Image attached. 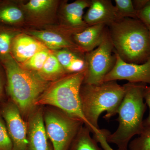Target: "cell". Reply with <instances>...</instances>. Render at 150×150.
I'll return each instance as SVG.
<instances>
[{"label":"cell","mask_w":150,"mask_h":150,"mask_svg":"<svg viewBox=\"0 0 150 150\" xmlns=\"http://www.w3.org/2000/svg\"><path fill=\"white\" fill-rule=\"evenodd\" d=\"M128 150H150V129L145 128L139 137L131 141Z\"/></svg>","instance_id":"24"},{"label":"cell","mask_w":150,"mask_h":150,"mask_svg":"<svg viewBox=\"0 0 150 150\" xmlns=\"http://www.w3.org/2000/svg\"><path fill=\"white\" fill-rule=\"evenodd\" d=\"M6 76V90L22 116L28 117L35 110L38 98L50 83L36 72L25 69L11 55L2 62Z\"/></svg>","instance_id":"3"},{"label":"cell","mask_w":150,"mask_h":150,"mask_svg":"<svg viewBox=\"0 0 150 150\" xmlns=\"http://www.w3.org/2000/svg\"><path fill=\"white\" fill-rule=\"evenodd\" d=\"M46 48L43 43L32 36L19 33L13 40L11 54L18 63L21 64L38 51Z\"/></svg>","instance_id":"13"},{"label":"cell","mask_w":150,"mask_h":150,"mask_svg":"<svg viewBox=\"0 0 150 150\" xmlns=\"http://www.w3.org/2000/svg\"><path fill=\"white\" fill-rule=\"evenodd\" d=\"M0 150H13V144L6 126L5 122L0 112Z\"/></svg>","instance_id":"25"},{"label":"cell","mask_w":150,"mask_h":150,"mask_svg":"<svg viewBox=\"0 0 150 150\" xmlns=\"http://www.w3.org/2000/svg\"><path fill=\"white\" fill-rule=\"evenodd\" d=\"M26 122L28 150H53L45 129L42 106L32 111Z\"/></svg>","instance_id":"10"},{"label":"cell","mask_w":150,"mask_h":150,"mask_svg":"<svg viewBox=\"0 0 150 150\" xmlns=\"http://www.w3.org/2000/svg\"><path fill=\"white\" fill-rule=\"evenodd\" d=\"M147 84L128 83L124 85L126 92L118 108L119 123L118 129L113 134H108V143L115 144L117 150H128L130 141L134 136L140 135L145 129L144 116L146 104L144 92Z\"/></svg>","instance_id":"2"},{"label":"cell","mask_w":150,"mask_h":150,"mask_svg":"<svg viewBox=\"0 0 150 150\" xmlns=\"http://www.w3.org/2000/svg\"><path fill=\"white\" fill-rule=\"evenodd\" d=\"M85 74L86 69L78 72L67 74L50 82L38 98L35 105L36 107L47 105L60 109L80 120L92 133V128L82 110L80 98V90Z\"/></svg>","instance_id":"5"},{"label":"cell","mask_w":150,"mask_h":150,"mask_svg":"<svg viewBox=\"0 0 150 150\" xmlns=\"http://www.w3.org/2000/svg\"><path fill=\"white\" fill-rule=\"evenodd\" d=\"M144 98L145 103L149 108V116L144 120V126L146 129H150V83L145 87L144 92Z\"/></svg>","instance_id":"27"},{"label":"cell","mask_w":150,"mask_h":150,"mask_svg":"<svg viewBox=\"0 0 150 150\" xmlns=\"http://www.w3.org/2000/svg\"><path fill=\"white\" fill-rule=\"evenodd\" d=\"M0 112L13 144V150H28L27 122L18 108L10 99L3 103Z\"/></svg>","instance_id":"8"},{"label":"cell","mask_w":150,"mask_h":150,"mask_svg":"<svg viewBox=\"0 0 150 150\" xmlns=\"http://www.w3.org/2000/svg\"><path fill=\"white\" fill-rule=\"evenodd\" d=\"M88 8L83 17L85 22L88 26L99 23L109 25L118 20L114 6L111 1L92 0Z\"/></svg>","instance_id":"12"},{"label":"cell","mask_w":150,"mask_h":150,"mask_svg":"<svg viewBox=\"0 0 150 150\" xmlns=\"http://www.w3.org/2000/svg\"><path fill=\"white\" fill-rule=\"evenodd\" d=\"M56 3L54 0H31L23 5V11L30 17L43 18L53 11Z\"/></svg>","instance_id":"18"},{"label":"cell","mask_w":150,"mask_h":150,"mask_svg":"<svg viewBox=\"0 0 150 150\" xmlns=\"http://www.w3.org/2000/svg\"><path fill=\"white\" fill-rule=\"evenodd\" d=\"M126 92L125 86L115 81L106 82L98 85L83 83L80 90L82 110L87 121L92 128L94 138L101 146L107 143L108 131L100 129L98 120L101 113L106 112L103 117L109 120L118 114Z\"/></svg>","instance_id":"1"},{"label":"cell","mask_w":150,"mask_h":150,"mask_svg":"<svg viewBox=\"0 0 150 150\" xmlns=\"http://www.w3.org/2000/svg\"><path fill=\"white\" fill-rule=\"evenodd\" d=\"M4 85L2 77L0 72V101L4 98Z\"/></svg>","instance_id":"28"},{"label":"cell","mask_w":150,"mask_h":150,"mask_svg":"<svg viewBox=\"0 0 150 150\" xmlns=\"http://www.w3.org/2000/svg\"><path fill=\"white\" fill-rule=\"evenodd\" d=\"M30 36L34 38L43 43L46 48L54 51L69 49L71 51L80 52L79 48L76 45L70 36L69 33L48 30H31L28 32Z\"/></svg>","instance_id":"11"},{"label":"cell","mask_w":150,"mask_h":150,"mask_svg":"<svg viewBox=\"0 0 150 150\" xmlns=\"http://www.w3.org/2000/svg\"><path fill=\"white\" fill-rule=\"evenodd\" d=\"M115 62L103 83L116 80H127L131 83H150V58L144 63L132 64L125 62L114 50Z\"/></svg>","instance_id":"9"},{"label":"cell","mask_w":150,"mask_h":150,"mask_svg":"<svg viewBox=\"0 0 150 150\" xmlns=\"http://www.w3.org/2000/svg\"><path fill=\"white\" fill-rule=\"evenodd\" d=\"M38 73L49 82L54 81L67 74L56 56L51 52L42 69Z\"/></svg>","instance_id":"19"},{"label":"cell","mask_w":150,"mask_h":150,"mask_svg":"<svg viewBox=\"0 0 150 150\" xmlns=\"http://www.w3.org/2000/svg\"><path fill=\"white\" fill-rule=\"evenodd\" d=\"M113 50L108 30L105 29L99 46L86 55V74L83 83L98 85L103 83L104 78L115 64V55L112 54Z\"/></svg>","instance_id":"7"},{"label":"cell","mask_w":150,"mask_h":150,"mask_svg":"<svg viewBox=\"0 0 150 150\" xmlns=\"http://www.w3.org/2000/svg\"><path fill=\"white\" fill-rule=\"evenodd\" d=\"M114 6L117 19L124 18H137L136 10L131 0H115Z\"/></svg>","instance_id":"23"},{"label":"cell","mask_w":150,"mask_h":150,"mask_svg":"<svg viewBox=\"0 0 150 150\" xmlns=\"http://www.w3.org/2000/svg\"><path fill=\"white\" fill-rule=\"evenodd\" d=\"M89 129L83 126L81 128L69 150H103L100 148L98 142L90 135Z\"/></svg>","instance_id":"20"},{"label":"cell","mask_w":150,"mask_h":150,"mask_svg":"<svg viewBox=\"0 0 150 150\" xmlns=\"http://www.w3.org/2000/svg\"><path fill=\"white\" fill-rule=\"evenodd\" d=\"M106 25H93L73 34V41L81 52H88L96 48L102 41Z\"/></svg>","instance_id":"15"},{"label":"cell","mask_w":150,"mask_h":150,"mask_svg":"<svg viewBox=\"0 0 150 150\" xmlns=\"http://www.w3.org/2000/svg\"><path fill=\"white\" fill-rule=\"evenodd\" d=\"M108 25L114 51L123 61L141 64L150 58L149 30L140 20L121 19Z\"/></svg>","instance_id":"4"},{"label":"cell","mask_w":150,"mask_h":150,"mask_svg":"<svg viewBox=\"0 0 150 150\" xmlns=\"http://www.w3.org/2000/svg\"><path fill=\"white\" fill-rule=\"evenodd\" d=\"M17 30L10 28L0 26V62L11 55V48L14 38L18 34Z\"/></svg>","instance_id":"21"},{"label":"cell","mask_w":150,"mask_h":150,"mask_svg":"<svg viewBox=\"0 0 150 150\" xmlns=\"http://www.w3.org/2000/svg\"><path fill=\"white\" fill-rule=\"evenodd\" d=\"M137 18L148 27L150 26V0H148L144 6L137 11Z\"/></svg>","instance_id":"26"},{"label":"cell","mask_w":150,"mask_h":150,"mask_svg":"<svg viewBox=\"0 0 150 150\" xmlns=\"http://www.w3.org/2000/svg\"><path fill=\"white\" fill-rule=\"evenodd\" d=\"M91 1L78 0L66 4L63 9L64 27L75 33L80 32L88 26L84 21V10L90 5Z\"/></svg>","instance_id":"14"},{"label":"cell","mask_w":150,"mask_h":150,"mask_svg":"<svg viewBox=\"0 0 150 150\" xmlns=\"http://www.w3.org/2000/svg\"><path fill=\"white\" fill-rule=\"evenodd\" d=\"M46 133L53 150H69L83 123L56 108H43Z\"/></svg>","instance_id":"6"},{"label":"cell","mask_w":150,"mask_h":150,"mask_svg":"<svg viewBox=\"0 0 150 150\" xmlns=\"http://www.w3.org/2000/svg\"><path fill=\"white\" fill-rule=\"evenodd\" d=\"M149 28V30L150 35V26L148 27Z\"/></svg>","instance_id":"29"},{"label":"cell","mask_w":150,"mask_h":150,"mask_svg":"<svg viewBox=\"0 0 150 150\" xmlns=\"http://www.w3.org/2000/svg\"><path fill=\"white\" fill-rule=\"evenodd\" d=\"M51 53L48 48L38 51L21 66L25 69L38 72L42 69Z\"/></svg>","instance_id":"22"},{"label":"cell","mask_w":150,"mask_h":150,"mask_svg":"<svg viewBox=\"0 0 150 150\" xmlns=\"http://www.w3.org/2000/svg\"><path fill=\"white\" fill-rule=\"evenodd\" d=\"M24 19L22 9L11 2H0V26H15Z\"/></svg>","instance_id":"17"},{"label":"cell","mask_w":150,"mask_h":150,"mask_svg":"<svg viewBox=\"0 0 150 150\" xmlns=\"http://www.w3.org/2000/svg\"><path fill=\"white\" fill-rule=\"evenodd\" d=\"M76 51L69 49L58 50L54 54L67 74L78 72L85 69V59Z\"/></svg>","instance_id":"16"}]
</instances>
